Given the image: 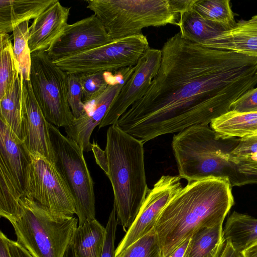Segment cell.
Listing matches in <instances>:
<instances>
[{"instance_id":"obj_31","label":"cell","mask_w":257,"mask_h":257,"mask_svg":"<svg viewBox=\"0 0 257 257\" xmlns=\"http://www.w3.org/2000/svg\"><path fill=\"white\" fill-rule=\"evenodd\" d=\"M67 100L74 119H76L82 115L85 110L79 73L67 74Z\"/></svg>"},{"instance_id":"obj_40","label":"cell","mask_w":257,"mask_h":257,"mask_svg":"<svg viewBox=\"0 0 257 257\" xmlns=\"http://www.w3.org/2000/svg\"><path fill=\"white\" fill-rule=\"evenodd\" d=\"M190 239L185 240L179 246L167 257H185L186 250L189 244Z\"/></svg>"},{"instance_id":"obj_25","label":"cell","mask_w":257,"mask_h":257,"mask_svg":"<svg viewBox=\"0 0 257 257\" xmlns=\"http://www.w3.org/2000/svg\"><path fill=\"white\" fill-rule=\"evenodd\" d=\"M191 9L203 19L220 25L226 30L237 25L229 0H194Z\"/></svg>"},{"instance_id":"obj_35","label":"cell","mask_w":257,"mask_h":257,"mask_svg":"<svg viewBox=\"0 0 257 257\" xmlns=\"http://www.w3.org/2000/svg\"><path fill=\"white\" fill-rule=\"evenodd\" d=\"M235 165L240 173L257 179V155L239 161Z\"/></svg>"},{"instance_id":"obj_2","label":"cell","mask_w":257,"mask_h":257,"mask_svg":"<svg viewBox=\"0 0 257 257\" xmlns=\"http://www.w3.org/2000/svg\"><path fill=\"white\" fill-rule=\"evenodd\" d=\"M227 177L188 183L162 211L154 229L162 257H167L200 228L223 223L234 204Z\"/></svg>"},{"instance_id":"obj_20","label":"cell","mask_w":257,"mask_h":257,"mask_svg":"<svg viewBox=\"0 0 257 257\" xmlns=\"http://www.w3.org/2000/svg\"><path fill=\"white\" fill-rule=\"evenodd\" d=\"M210 124L216 137L221 140L251 136L257 132V110L246 113L229 111Z\"/></svg>"},{"instance_id":"obj_34","label":"cell","mask_w":257,"mask_h":257,"mask_svg":"<svg viewBox=\"0 0 257 257\" xmlns=\"http://www.w3.org/2000/svg\"><path fill=\"white\" fill-rule=\"evenodd\" d=\"M257 110V87L250 89L231 105L230 111L246 113Z\"/></svg>"},{"instance_id":"obj_30","label":"cell","mask_w":257,"mask_h":257,"mask_svg":"<svg viewBox=\"0 0 257 257\" xmlns=\"http://www.w3.org/2000/svg\"><path fill=\"white\" fill-rule=\"evenodd\" d=\"M110 71L79 73L83 90V101L87 103L101 95L109 84Z\"/></svg>"},{"instance_id":"obj_8","label":"cell","mask_w":257,"mask_h":257,"mask_svg":"<svg viewBox=\"0 0 257 257\" xmlns=\"http://www.w3.org/2000/svg\"><path fill=\"white\" fill-rule=\"evenodd\" d=\"M29 81L48 121L56 127L69 126L74 119L67 100V73L46 51L31 53Z\"/></svg>"},{"instance_id":"obj_3","label":"cell","mask_w":257,"mask_h":257,"mask_svg":"<svg viewBox=\"0 0 257 257\" xmlns=\"http://www.w3.org/2000/svg\"><path fill=\"white\" fill-rule=\"evenodd\" d=\"M97 164L112 185L118 223L126 232L136 218L150 190L145 169L143 143L115 124L106 132L104 151L94 154Z\"/></svg>"},{"instance_id":"obj_12","label":"cell","mask_w":257,"mask_h":257,"mask_svg":"<svg viewBox=\"0 0 257 257\" xmlns=\"http://www.w3.org/2000/svg\"><path fill=\"white\" fill-rule=\"evenodd\" d=\"M161 58V50L150 47L146 50L135 66L131 76L114 99L99 124V129L115 124L128 108L145 95L158 73Z\"/></svg>"},{"instance_id":"obj_28","label":"cell","mask_w":257,"mask_h":257,"mask_svg":"<svg viewBox=\"0 0 257 257\" xmlns=\"http://www.w3.org/2000/svg\"><path fill=\"white\" fill-rule=\"evenodd\" d=\"M0 215L8 219L17 213L22 196L2 168H0Z\"/></svg>"},{"instance_id":"obj_22","label":"cell","mask_w":257,"mask_h":257,"mask_svg":"<svg viewBox=\"0 0 257 257\" xmlns=\"http://www.w3.org/2000/svg\"><path fill=\"white\" fill-rule=\"evenodd\" d=\"M223 239L241 252L257 242V218L234 211L225 222Z\"/></svg>"},{"instance_id":"obj_26","label":"cell","mask_w":257,"mask_h":257,"mask_svg":"<svg viewBox=\"0 0 257 257\" xmlns=\"http://www.w3.org/2000/svg\"><path fill=\"white\" fill-rule=\"evenodd\" d=\"M0 98L12 87L20 74L18 63L14 54L13 45L8 33H0Z\"/></svg>"},{"instance_id":"obj_7","label":"cell","mask_w":257,"mask_h":257,"mask_svg":"<svg viewBox=\"0 0 257 257\" xmlns=\"http://www.w3.org/2000/svg\"><path fill=\"white\" fill-rule=\"evenodd\" d=\"M54 163L64 179L74 199L79 225L95 218L93 181L84 152L72 139L50 123Z\"/></svg>"},{"instance_id":"obj_41","label":"cell","mask_w":257,"mask_h":257,"mask_svg":"<svg viewBox=\"0 0 257 257\" xmlns=\"http://www.w3.org/2000/svg\"><path fill=\"white\" fill-rule=\"evenodd\" d=\"M241 257H257V242L242 251Z\"/></svg>"},{"instance_id":"obj_9","label":"cell","mask_w":257,"mask_h":257,"mask_svg":"<svg viewBox=\"0 0 257 257\" xmlns=\"http://www.w3.org/2000/svg\"><path fill=\"white\" fill-rule=\"evenodd\" d=\"M149 47L142 33L112 42L54 63L69 73L114 71L135 66Z\"/></svg>"},{"instance_id":"obj_14","label":"cell","mask_w":257,"mask_h":257,"mask_svg":"<svg viewBox=\"0 0 257 257\" xmlns=\"http://www.w3.org/2000/svg\"><path fill=\"white\" fill-rule=\"evenodd\" d=\"M22 119L23 141L31 154L41 156L54 163L50 123L45 118L34 95L29 80L23 77Z\"/></svg>"},{"instance_id":"obj_21","label":"cell","mask_w":257,"mask_h":257,"mask_svg":"<svg viewBox=\"0 0 257 257\" xmlns=\"http://www.w3.org/2000/svg\"><path fill=\"white\" fill-rule=\"evenodd\" d=\"M105 234L96 219L78 225L70 243L75 257H101Z\"/></svg>"},{"instance_id":"obj_13","label":"cell","mask_w":257,"mask_h":257,"mask_svg":"<svg viewBox=\"0 0 257 257\" xmlns=\"http://www.w3.org/2000/svg\"><path fill=\"white\" fill-rule=\"evenodd\" d=\"M112 41L100 21L93 14L67 24L46 52L54 62Z\"/></svg>"},{"instance_id":"obj_23","label":"cell","mask_w":257,"mask_h":257,"mask_svg":"<svg viewBox=\"0 0 257 257\" xmlns=\"http://www.w3.org/2000/svg\"><path fill=\"white\" fill-rule=\"evenodd\" d=\"M222 224L203 227L195 232L185 257H219L224 245Z\"/></svg>"},{"instance_id":"obj_36","label":"cell","mask_w":257,"mask_h":257,"mask_svg":"<svg viewBox=\"0 0 257 257\" xmlns=\"http://www.w3.org/2000/svg\"><path fill=\"white\" fill-rule=\"evenodd\" d=\"M9 249L12 257H33L16 241L9 240Z\"/></svg>"},{"instance_id":"obj_24","label":"cell","mask_w":257,"mask_h":257,"mask_svg":"<svg viewBox=\"0 0 257 257\" xmlns=\"http://www.w3.org/2000/svg\"><path fill=\"white\" fill-rule=\"evenodd\" d=\"M22 75L20 73L11 88L0 98V119L22 140Z\"/></svg>"},{"instance_id":"obj_29","label":"cell","mask_w":257,"mask_h":257,"mask_svg":"<svg viewBox=\"0 0 257 257\" xmlns=\"http://www.w3.org/2000/svg\"><path fill=\"white\" fill-rule=\"evenodd\" d=\"M114 257H162L158 236L154 228Z\"/></svg>"},{"instance_id":"obj_32","label":"cell","mask_w":257,"mask_h":257,"mask_svg":"<svg viewBox=\"0 0 257 257\" xmlns=\"http://www.w3.org/2000/svg\"><path fill=\"white\" fill-rule=\"evenodd\" d=\"M230 155L234 164L257 155V136L252 135L239 139L230 152Z\"/></svg>"},{"instance_id":"obj_43","label":"cell","mask_w":257,"mask_h":257,"mask_svg":"<svg viewBox=\"0 0 257 257\" xmlns=\"http://www.w3.org/2000/svg\"><path fill=\"white\" fill-rule=\"evenodd\" d=\"M245 21L246 23H257V15L253 16L250 19Z\"/></svg>"},{"instance_id":"obj_4","label":"cell","mask_w":257,"mask_h":257,"mask_svg":"<svg viewBox=\"0 0 257 257\" xmlns=\"http://www.w3.org/2000/svg\"><path fill=\"white\" fill-rule=\"evenodd\" d=\"M223 141L208 125H194L174 135L171 145L179 176L188 183L227 177L232 187L254 183L252 177L238 171Z\"/></svg>"},{"instance_id":"obj_37","label":"cell","mask_w":257,"mask_h":257,"mask_svg":"<svg viewBox=\"0 0 257 257\" xmlns=\"http://www.w3.org/2000/svg\"><path fill=\"white\" fill-rule=\"evenodd\" d=\"M194 0H170L174 10L179 14L191 9Z\"/></svg>"},{"instance_id":"obj_6","label":"cell","mask_w":257,"mask_h":257,"mask_svg":"<svg viewBox=\"0 0 257 257\" xmlns=\"http://www.w3.org/2000/svg\"><path fill=\"white\" fill-rule=\"evenodd\" d=\"M87 8L100 21L112 41L142 33L149 27L178 26L170 0H88Z\"/></svg>"},{"instance_id":"obj_39","label":"cell","mask_w":257,"mask_h":257,"mask_svg":"<svg viewBox=\"0 0 257 257\" xmlns=\"http://www.w3.org/2000/svg\"><path fill=\"white\" fill-rule=\"evenodd\" d=\"M219 257H241L240 253L236 250L228 242H225Z\"/></svg>"},{"instance_id":"obj_11","label":"cell","mask_w":257,"mask_h":257,"mask_svg":"<svg viewBox=\"0 0 257 257\" xmlns=\"http://www.w3.org/2000/svg\"><path fill=\"white\" fill-rule=\"evenodd\" d=\"M181 179L179 175H163L150 189L136 218L115 249L114 256L154 228L162 211L183 188Z\"/></svg>"},{"instance_id":"obj_17","label":"cell","mask_w":257,"mask_h":257,"mask_svg":"<svg viewBox=\"0 0 257 257\" xmlns=\"http://www.w3.org/2000/svg\"><path fill=\"white\" fill-rule=\"evenodd\" d=\"M70 10L56 0L34 20L29 27L28 40L31 53L48 50L68 24Z\"/></svg>"},{"instance_id":"obj_10","label":"cell","mask_w":257,"mask_h":257,"mask_svg":"<svg viewBox=\"0 0 257 257\" xmlns=\"http://www.w3.org/2000/svg\"><path fill=\"white\" fill-rule=\"evenodd\" d=\"M28 194L58 217L73 216L75 207L72 195L55 163L32 155Z\"/></svg>"},{"instance_id":"obj_42","label":"cell","mask_w":257,"mask_h":257,"mask_svg":"<svg viewBox=\"0 0 257 257\" xmlns=\"http://www.w3.org/2000/svg\"><path fill=\"white\" fill-rule=\"evenodd\" d=\"M63 257H75L70 244L68 247L67 248V250H66Z\"/></svg>"},{"instance_id":"obj_1","label":"cell","mask_w":257,"mask_h":257,"mask_svg":"<svg viewBox=\"0 0 257 257\" xmlns=\"http://www.w3.org/2000/svg\"><path fill=\"white\" fill-rule=\"evenodd\" d=\"M145 95L115 124L143 144L194 125H208L257 84V57L204 47L180 32L164 43Z\"/></svg>"},{"instance_id":"obj_15","label":"cell","mask_w":257,"mask_h":257,"mask_svg":"<svg viewBox=\"0 0 257 257\" xmlns=\"http://www.w3.org/2000/svg\"><path fill=\"white\" fill-rule=\"evenodd\" d=\"M32 163V154L24 141L0 119V168L22 196L28 194Z\"/></svg>"},{"instance_id":"obj_18","label":"cell","mask_w":257,"mask_h":257,"mask_svg":"<svg viewBox=\"0 0 257 257\" xmlns=\"http://www.w3.org/2000/svg\"><path fill=\"white\" fill-rule=\"evenodd\" d=\"M201 46L257 57V23L239 21L235 27L206 41Z\"/></svg>"},{"instance_id":"obj_27","label":"cell","mask_w":257,"mask_h":257,"mask_svg":"<svg viewBox=\"0 0 257 257\" xmlns=\"http://www.w3.org/2000/svg\"><path fill=\"white\" fill-rule=\"evenodd\" d=\"M29 21H25L14 28V52L18 63L20 73L23 77L29 80L31 64V53L29 45Z\"/></svg>"},{"instance_id":"obj_38","label":"cell","mask_w":257,"mask_h":257,"mask_svg":"<svg viewBox=\"0 0 257 257\" xmlns=\"http://www.w3.org/2000/svg\"><path fill=\"white\" fill-rule=\"evenodd\" d=\"M10 239L1 231L0 232V257H12L9 249Z\"/></svg>"},{"instance_id":"obj_19","label":"cell","mask_w":257,"mask_h":257,"mask_svg":"<svg viewBox=\"0 0 257 257\" xmlns=\"http://www.w3.org/2000/svg\"><path fill=\"white\" fill-rule=\"evenodd\" d=\"M56 0L0 1V33H9L17 25L35 19Z\"/></svg>"},{"instance_id":"obj_5","label":"cell","mask_w":257,"mask_h":257,"mask_svg":"<svg viewBox=\"0 0 257 257\" xmlns=\"http://www.w3.org/2000/svg\"><path fill=\"white\" fill-rule=\"evenodd\" d=\"M8 220L16 241L33 257H63L78 221L74 216L53 215L28 195L21 197L17 213Z\"/></svg>"},{"instance_id":"obj_33","label":"cell","mask_w":257,"mask_h":257,"mask_svg":"<svg viewBox=\"0 0 257 257\" xmlns=\"http://www.w3.org/2000/svg\"><path fill=\"white\" fill-rule=\"evenodd\" d=\"M118 223L116 213L113 208L105 227V238L101 257H114V242Z\"/></svg>"},{"instance_id":"obj_44","label":"cell","mask_w":257,"mask_h":257,"mask_svg":"<svg viewBox=\"0 0 257 257\" xmlns=\"http://www.w3.org/2000/svg\"><path fill=\"white\" fill-rule=\"evenodd\" d=\"M256 135L257 136V132H256L255 133H254L253 135ZM252 136V135H251Z\"/></svg>"},{"instance_id":"obj_16","label":"cell","mask_w":257,"mask_h":257,"mask_svg":"<svg viewBox=\"0 0 257 257\" xmlns=\"http://www.w3.org/2000/svg\"><path fill=\"white\" fill-rule=\"evenodd\" d=\"M125 82L110 84L105 90L92 101L85 103L84 113L65 128L67 136L73 140L84 152L91 150V134L104 118L114 99Z\"/></svg>"}]
</instances>
